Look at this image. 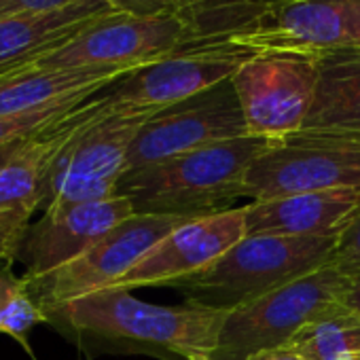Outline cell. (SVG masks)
Segmentation results:
<instances>
[{"instance_id":"cell-4","label":"cell","mask_w":360,"mask_h":360,"mask_svg":"<svg viewBox=\"0 0 360 360\" xmlns=\"http://www.w3.org/2000/svg\"><path fill=\"white\" fill-rule=\"evenodd\" d=\"M85 121L58 153L43 189L41 212L117 195L127 172V153L138 129L155 112L106 110L98 94Z\"/></svg>"},{"instance_id":"cell-24","label":"cell","mask_w":360,"mask_h":360,"mask_svg":"<svg viewBox=\"0 0 360 360\" xmlns=\"http://www.w3.org/2000/svg\"><path fill=\"white\" fill-rule=\"evenodd\" d=\"M32 217V210H0V263L18 259Z\"/></svg>"},{"instance_id":"cell-2","label":"cell","mask_w":360,"mask_h":360,"mask_svg":"<svg viewBox=\"0 0 360 360\" xmlns=\"http://www.w3.org/2000/svg\"><path fill=\"white\" fill-rule=\"evenodd\" d=\"M271 142L248 134L125 172L117 195L129 198L136 214L219 212V204L244 198L246 174Z\"/></svg>"},{"instance_id":"cell-9","label":"cell","mask_w":360,"mask_h":360,"mask_svg":"<svg viewBox=\"0 0 360 360\" xmlns=\"http://www.w3.org/2000/svg\"><path fill=\"white\" fill-rule=\"evenodd\" d=\"M193 219L200 217L131 214L66 267L45 278H28L30 292L47 311L66 301L106 290L121 280L159 240Z\"/></svg>"},{"instance_id":"cell-26","label":"cell","mask_w":360,"mask_h":360,"mask_svg":"<svg viewBox=\"0 0 360 360\" xmlns=\"http://www.w3.org/2000/svg\"><path fill=\"white\" fill-rule=\"evenodd\" d=\"M75 0H0V18L22 13H45L72 5Z\"/></svg>"},{"instance_id":"cell-1","label":"cell","mask_w":360,"mask_h":360,"mask_svg":"<svg viewBox=\"0 0 360 360\" xmlns=\"http://www.w3.org/2000/svg\"><path fill=\"white\" fill-rule=\"evenodd\" d=\"M49 324L79 343H146L193 360L210 356L229 309L210 307L195 299L178 305H155L129 290H98L45 311Z\"/></svg>"},{"instance_id":"cell-12","label":"cell","mask_w":360,"mask_h":360,"mask_svg":"<svg viewBox=\"0 0 360 360\" xmlns=\"http://www.w3.org/2000/svg\"><path fill=\"white\" fill-rule=\"evenodd\" d=\"M231 45L263 51H286L328 58L360 51V0H288L257 30Z\"/></svg>"},{"instance_id":"cell-7","label":"cell","mask_w":360,"mask_h":360,"mask_svg":"<svg viewBox=\"0 0 360 360\" xmlns=\"http://www.w3.org/2000/svg\"><path fill=\"white\" fill-rule=\"evenodd\" d=\"M187 51V28L178 15H108L66 45L39 58L32 68L136 70Z\"/></svg>"},{"instance_id":"cell-3","label":"cell","mask_w":360,"mask_h":360,"mask_svg":"<svg viewBox=\"0 0 360 360\" xmlns=\"http://www.w3.org/2000/svg\"><path fill=\"white\" fill-rule=\"evenodd\" d=\"M337 238L246 236L202 274L176 282L185 299L233 309L328 265Z\"/></svg>"},{"instance_id":"cell-30","label":"cell","mask_w":360,"mask_h":360,"mask_svg":"<svg viewBox=\"0 0 360 360\" xmlns=\"http://www.w3.org/2000/svg\"><path fill=\"white\" fill-rule=\"evenodd\" d=\"M193 360H214V358H210V356H198V358H193Z\"/></svg>"},{"instance_id":"cell-5","label":"cell","mask_w":360,"mask_h":360,"mask_svg":"<svg viewBox=\"0 0 360 360\" xmlns=\"http://www.w3.org/2000/svg\"><path fill=\"white\" fill-rule=\"evenodd\" d=\"M349 282L347 274L324 265L229 309L210 358L248 360L257 352L290 343L314 320L345 307Z\"/></svg>"},{"instance_id":"cell-13","label":"cell","mask_w":360,"mask_h":360,"mask_svg":"<svg viewBox=\"0 0 360 360\" xmlns=\"http://www.w3.org/2000/svg\"><path fill=\"white\" fill-rule=\"evenodd\" d=\"M246 238V208H225L169 231L159 240L112 290H134L140 286H174L208 269L231 246Z\"/></svg>"},{"instance_id":"cell-15","label":"cell","mask_w":360,"mask_h":360,"mask_svg":"<svg viewBox=\"0 0 360 360\" xmlns=\"http://www.w3.org/2000/svg\"><path fill=\"white\" fill-rule=\"evenodd\" d=\"M246 236L337 238L360 210V187L250 202Z\"/></svg>"},{"instance_id":"cell-18","label":"cell","mask_w":360,"mask_h":360,"mask_svg":"<svg viewBox=\"0 0 360 360\" xmlns=\"http://www.w3.org/2000/svg\"><path fill=\"white\" fill-rule=\"evenodd\" d=\"M87 102L62 121L13 146L7 159L0 163V210L39 212L47 174L62 146L85 121L89 110Z\"/></svg>"},{"instance_id":"cell-23","label":"cell","mask_w":360,"mask_h":360,"mask_svg":"<svg viewBox=\"0 0 360 360\" xmlns=\"http://www.w3.org/2000/svg\"><path fill=\"white\" fill-rule=\"evenodd\" d=\"M81 104L56 108V110H45V112L22 115V117H0V148H5L13 142H20V140H26V138L51 127L53 123L62 121L64 117H68Z\"/></svg>"},{"instance_id":"cell-14","label":"cell","mask_w":360,"mask_h":360,"mask_svg":"<svg viewBox=\"0 0 360 360\" xmlns=\"http://www.w3.org/2000/svg\"><path fill=\"white\" fill-rule=\"evenodd\" d=\"M131 214L136 210L125 195L43 212L37 223H30L15 261L26 267V278H45L85 255Z\"/></svg>"},{"instance_id":"cell-22","label":"cell","mask_w":360,"mask_h":360,"mask_svg":"<svg viewBox=\"0 0 360 360\" xmlns=\"http://www.w3.org/2000/svg\"><path fill=\"white\" fill-rule=\"evenodd\" d=\"M49 324V316L30 292L26 276H15L11 265L0 269V335L13 337L30 356L28 335L34 326Z\"/></svg>"},{"instance_id":"cell-27","label":"cell","mask_w":360,"mask_h":360,"mask_svg":"<svg viewBox=\"0 0 360 360\" xmlns=\"http://www.w3.org/2000/svg\"><path fill=\"white\" fill-rule=\"evenodd\" d=\"M119 13L129 15H161L174 13L176 0H106Z\"/></svg>"},{"instance_id":"cell-10","label":"cell","mask_w":360,"mask_h":360,"mask_svg":"<svg viewBox=\"0 0 360 360\" xmlns=\"http://www.w3.org/2000/svg\"><path fill=\"white\" fill-rule=\"evenodd\" d=\"M242 136H248V125L233 81L227 79L155 112L131 140L127 172Z\"/></svg>"},{"instance_id":"cell-29","label":"cell","mask_w":360,"mask_h":360,"mask_svg":"<svg viewBox=\"0 0 360 360\" xmlns=\"http://www.w3.org/2000/svg\"><path fill=\"white\" fill-rule=\"evenodd\" d=\"M352 282H349V290H347V299H345V305L349 309H356L360 311V274H354L349 276Z\"/></svg>"},{"instance_id":"cell-20","label":"cell","mask_w":360,"mask_h":360,"mask_svg":"<svg viewBox=\"0 0 360 360\" xmlns=\"http://www.w3.org/2000/svg\"><path fill=\"white\" fill-rule=\"evenodd\" d=\"M288 0H176L174 15L187 28V51L233 47Z\"/></svg>"},{"instance_id":"cell-25","label":"cell","mask_w":360,"mask_h":360,"mask_svg":"<svg viewBox=\"0 0 360 360\" xmlns=\"http://www.w3.org/2000/svg\"><path fill=\"white\" fill-rule=\"evenodd\" d=\"M328 265L347 276L360 274V210L352 219V223L337 236Z\"/></svg>"},{"instance_id":"cell-8","label":"cell","mask_w":360,"mask_h":360,"mask_svg":"<svg viewBox=\"0 0 360 360\" xmlns=\"http://www.w3.org/2000/svg\"><path fill=\"white\" fill-rule=\"evenodd\" d=\"M250 136L282 140L303 129L318 89V60L263 51L231 77Z\"/></svg>"},{"instance_id":"cell-28","label":"cell","mask_w":360,"mask_h":360,"mask_svg":"<svg viewBox=\"0 0 360 360\" xmlns=\"http://www.w3.org/2000/svg\"><path fill=\"white\" fill-rule=\"evenodd\" d=\"M248 360H309V358L301 349H297L292 343H284V345H278V347L257 352Z\"/></svg>"},{"instance_id":"cell-21","label":"cell","mask_w":360,"mask_h":360,"mask_svg":"<svg viewBox=\"0 0 360 360\" xmlns=\"http://www.w3.org/2000/svg\"><path fill=\"white\" fill-rule=\"evenodd\" d=\"M290 343L309 360H360V311L339 307L307 324Z\"/></svg>"},{"instance_id":"cell-11","label":"cell","mask_w":360,"mask_h":360,"mask_svg":"<svg viewBox=\"0 0 360 360\" xmlns=\"http://www.w3.org/2000/svg\"><path fill=\"white\" fill-rule=\"evenodd\" d=\"M257 51L219 47L180 51L136 68L98 94L106 110L159 112L231 79Z\"/></svg>"},{"instance_id":"cell-19","label":"cell","mask_w":360,"mask_h":360,"mask_svg":"<svg viewBox=\"0 0 360 360\" xmlns=\"http://www.w3.org/2000/svg\"><path fill=\"white\" fill-rule=\"evenodd\" d=\"M301 131L360 142V51L318 60V89Z\"/></svg>"},{"instance_id":"cell-16","label":"cell","mask_w":360,"mask_h":360,"mask_svg":"<svg viewBox=\"0 0 360 360\" xmlns=\"http://www.w3.org/2000/svg\"><path fill=\"white\" fill-rule=\"evenodd\" d=\"M115 13L119 11L106 0H75L56 11L0 18V77L30 68L87 26Z\"/></svg>"},{"instance_id":"cell-6","label":"cell","mask_w":360,"mask_h":360,"mask_svg":"<svg viewBox=\"0 0 360 360\" xmlns=\"http://www.w3.org/2000/svg\"><path fill=\"white\" fill-rule=\"evenodd\" d=\"M360 187V142L297 131L274 140L246 174L244 198L265 202L286 195Z\"/></svg>"},{"instance_id":"cell-31","label":"cell","mask_w":360,"mask_h":360,"mask_svg":"<svg viewBox=\"0 0 360 360\" xmlns=\"http://www.w3.org/2000/svg\"><path fill=\"white\" fill-rule=\"evenodd\" d=\"M15 72H18V70H15ZM3 77H5V75H3Z\"/></svg>"},{"instance_id":"cell-17","label":"cell","mask_w":360,"mask_h":360,"mask_svg":"<svg viewBox=\"0 0 360 360\" xmlns=\"http://www.w3.org/2000/svg\"><path fill=\"white\" fill-rule=\"evenodd\" d=\"M127 70L22 68L0 77V117H22L83 104Z\"/></svg>"}]
</instances>
